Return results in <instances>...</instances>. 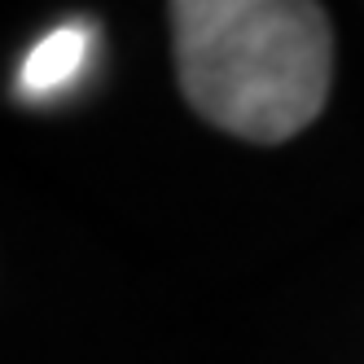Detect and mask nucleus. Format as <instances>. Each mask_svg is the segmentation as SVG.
Returning <instances> with one entry per match:
<instances>
[{
	"label": "nucleus",
	"mask_w": 364,
	"mask_h": 364,
	"mask_svg": "<svg viewBox=\"0 0 364 364\" xmlns=\"http://www.w3.org/2000/svg\"><path fill=\"white\" fill-rule=\"evenodd\" d=\"M171 40L185 101L220 132L281 145L321 114L333 31L307 0H176Z\"/></svg>",
	"instance_id": "obj_1"
},
{
	"label": "nucleus",
	"mask_w": 364,
	"mask_h": 364,
	"mask_svg": "<svg viewBox=\"0 0 364 364\" xmlns=\"http://www.w3.org/2000/svg\"><path fill=\"white\" fill-rule=\"evenodd\" d=\"M88 48H92V31L80 27V22H66V27L48 31V36L31 48V53H27L22 70H18L22 97H48V92L66 88L75 75L84 70Z\"/></svg>",
	"instance_id": "obj_2"
}]
</instances>
